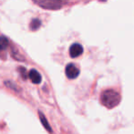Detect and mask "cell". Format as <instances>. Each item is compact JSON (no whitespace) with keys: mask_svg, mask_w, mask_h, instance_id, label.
I'll use <instances>...</instances> for the list:
<instances>
[{"mask_svg":"<svg viewBox=\"0 0 134 134\" xmlns=\"http://www.w3.org/2000/svg\"><path fill=\"white\" fill-rule=\"evenodd\" d=\"M38 116H39V119H40L41 123H42V125L44 126L45 129H46L47 131H48V132L52 133V129H51V127H50L49 123L48 122V120H47L46 117L44 116V114H43L41 111H38Z\"/></svg>","mask_w":134,"mask_h":134,"instance_id":"cell-6","label":"cell"},{"mask_svg":"<svg viewBox=\"0 0 134 134\" xmlns=\"http://www.w3.org/2000/svg\"><path fill=\"white\" fill-rule=\"evenodd\" d=\"M66 76L70 80H74V79L78 78V76L80 75V69H78L76 65H74L73 63H69L66 67Z\"/></svg>","mask_w":134,"mask_h":134,"instance_id":"cell-3","label":"cell"},{"mask_svg":"<svg viewBox=\"0 0 134 134\" xmlns=\"http://www.w3.org/2000/svg\"><path fill=\"white\" fill-rule=\"evenodd\" d=\"M18 71H19V73L21 74L22 78H23L24 80H26V79H27V70H26L25 68H23V67L18 68Z\"/></svg>","mask_w":134,"mask_h":134,"instance_id":"cell-10","label":"cell"},{"mask_svg":"<svg viewBox=\"0 0 134 134\" xmlns=\"http://www.w3.org/2000/svg\"><path fill=\"white\" fill-rule=\"evenodd\" d=\"M101 103L108 109L116 107L120 101V95L117 91L112 90H105L100 96Z\"/></svg>","mask_w":134,"mask_h":134,"instance_id":"cell-1","label":"cell"},{"mask_svg":"<svg viewBox=\"0 0 134 134\" xmlns=\"http://www.w3.org/2000/svg\"><path fill=\"white\" fill-rule=\"evenodd\" d=\"M8 45H9V41H8V39H7V37H4V36H1V37H0V52L7 49Z\"/></svg>","mask_w":134,"mask_h":134,"instance_id":"cell-7","label":"cell"},{"mask_svg":"<svg viewBox=\"0 0 134 134\" xmlns=\"http://www.w3.org/2000/svg\"><path fill=\"white\" fill-rule=\"evenodd\" d=\"M11 51H12V56L14 57V58H16V60H21V61H23V60H24V58L21 56V55L18 54V52L16 51V50L15 49V48H11Z\"/></svg>","mask_w":134,"mask_h":134,"instance_id":"cell-9","label":"cell"},{"mask_svg":"<svg viewBox=\"0 0 134 134\" xmlns=\"http://www.w3.org/2000/svg\"><path fill=\"white\" fill-rule=\"evenodd\" d=\"M83 53V47L79 43H74L69 48V55L71 58H78Z\"/></svg>","mask_w":134,"mask_h":134,"instance_id":"cell-4","label":"cell"},{"mask_svg":"<svg viewBox=\"0 0 134 134\" xmlns=\"http://www.w3.org/2000/svg\"><path fill=\"white\" fill-rule=\"evenodd\" d=\"M38 7L48 10H58L62 7L60 0H32Z\"/></svg>","mask_w":134,"mask_h":134,"instance_id":"cell-2","label":"cell"},{"mask_svg":"<svg viewBox=\"0 0 134 134\" xmlns=\"http://www.w3.org/2000/svg\"><path fill=\"white\" fill-rule=\"evenodd\" d=\"M41 26V21L38 19V18H34V19H32L31 23H30V29L33 30V31H35V30H37L39 27H40Z\"/></svg>","mask_w":134,"mask_h":134,"instance_id":"cell-8","label":"cell"},{"mask_svg":"<svg viewBox=\"0 0 134 134\" xmlns=\"http://www.w3.org/2000/svg\"><path fill=\"white\" fill-rule=\"evenodd\" d=\"M28 77H29L32 82L35 83V84H39L41 82V80H42V77H41L40 73L34 69L28 72Z\"/></svg>","mask_w":134,"mask_h":134,"instance_id":"cell-5","label":"cell"}]
</instances>
